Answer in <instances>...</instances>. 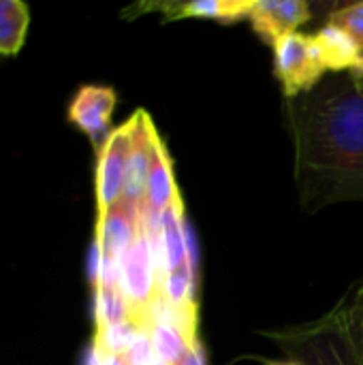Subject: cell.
<instances>
[{
  "instance_id": "13",
  "label": "cell",
  "mask_w": 363,
  "mask_h": 365,
  "mask_svg": "<svg viewBox=\"0 0 363 365\" xmlns=\"http://www.w3.org/2000/svg\"><path fill=\"white\" fill-rule=\"evenodd\" d=\"M30 26V9L21 0H0V56H17Z\"/></svg>"
},
{
  "instance_id": "12",
  "label": "cell",
  "mask_w": 363,
  "mask_h": 365,
  "mask_svg": "<svg viewBox=\"0 0 363 365\" xmlns=\"http://www.w3.org/2000/svg\"><path fill=\"white\" fill-rule=\"evenodd\" d=\"M167 19H216L231 24L246 19L250 2L248 0H193L180 4H163Z\"/></svg>"
},
{
  "instance_id": "4",
  "label": "cell",
  "mask_w": 363,
  "mask_h": 365,
  "mask_svg": "<svg viewBox=\"0 0 363 365\" xmlns=\"http://www.w3.org/2000/svg\"><path fill=\"white\" fill-rule=\"evenodd\" d=\"M158 287H160L158 265L150 240L139 222V237L120 261V274H118V289L126 297L128 306L133 308L137 325L141 314L148 310V306L158 297Z\"/></svg>"
},
{
  "instance_id": "23",
  "label": "cell",
  "mask_w": 363,
  "mask_h": 365,
  "mask_svg": "<svg viewBox=\"0 0 363 365\" xmlns=\"http://www.w3.org/2000/svg\"><path fill=\"white\" fill-rule=\"evenodd\" d=\"M267 365H297L295 361H272V364Z\"/></svg>"
},
{
  "instance_id": "5",
  "label": "cell",
  "mask_w": 363,
  "mask_h": 365,
  "mask_svg": "<svg viewBox=\"0 0 363 365\" xmlns=\"http://www.w3.org/2000/svg\"><path fill=\"white\" fill-rule=\"evenodd\" d=\"M133 141V120L128 118L122 126L113 128L96 156L94 192H96V214L116 207L122 201L126 160Z\"/></svg>"
},
{
  "instance_id": "16",
  "label": "cell",
  "mask_w": 363,
  "mask_h": 365,
  "mask_svg": "<svg viewBox=\"0 0 363 365\" xmlns=\"http://www.w3.org/2000/svg\"><path fill=\"white\" fill-rule=\"evenodd\" d=\"M143 329L148 331V338H150V344H152L156 357L167 365L180 364L195 340V338H188L182 329H178L173 325L156 323V325H150Z\"/></svg>"
},
{
  "instance_id": "7",
  "label": "cell",
  "mask_w": 363,
  "mask_h": 365,
  "mask_svg": "<svg viewBox=\"0 0 363 365\" xmlns=\"http://www.w3.org/2000/svg\"><path fill=\"white\" fill-rule=\"evenodd\" d=\"M118 103V94L109 86H81L71 105H68V122L77 126L96 148H103L107 137L111 135V115Z\"/></svg>"
},
{
  "instance_id": "8",
  "label": "cell",
  "mask_w": 363,
  "mask_h": 365,
  "mask_svg": "<svg viewBox=\"0 0 363 365\" xmlns=\"http://www.w3.org/2000/svg\"><path fill=\"white\" fill-rule=\"evenodd\" d=\"M310 17V4L304 0H255L250 2L246 15L255 32L261 34L272 45L278 38L297 32V28L306 24Z\"/></svg>"
},
{
  "instance_id": "11",
  "label": "cell",
  "mask_w": 363,
  "mask_h": 365,
  "mask_svg": "<svg viewBox=\"0 0 363 365\" xmlns=\"http://www.w3.org/2000/svg\"><path fill=\"white\" fill-rule=\"evenodd\" d=\"M180 201H182V197L178 192L169 150L163 143V139L156 137L154 156H152V169H150V178H148V195H145V205L143 207L154 210V212H165V210H169L171 205H175Z\"/></svg>"
},
{
  "instance_id": "6",
  "label": "cell",
  "mask_w": 363,
  "mask_h": 365,
  "mask_svg": "<svg viewBox=\"0 0 363 365\" xmlns=\"http://www.w3.org/2000/svg\"><path fill=\"white\" fill-rule=\"evenodd\" d=\"M133 141L131 152L126 160V175H124V192L122 201L124 205L133 210H143L145 195H148V178L152 169V156H154V141L158 137L152 118L139 109L133 118Z\"/></svg>"
},
{
  "instance_id": "10",
  "label": "cell",
  "mask_w": 363,
  "mask_h": 365,
  "mask_svg": "<svg viewBox=\"0 0 363 365\" xmlns=\"http://www.w3.org/2000/svg\"><path fill=\"white\" fill-rule=\"evenodd\" d=\"M315 41L321 49L323 62L327 71L338 73H353L355 77L363 73V56L355 38L334 21H327L317 34Z\"/></svg>"
},
{
  "instance_id": "18",
  "label": "cell",
  "mask_w": 363,
  "mask_h": 365,
  "mask_svg": "<svg viewBox=\"0 0 363 365\" xmlns=\"http://www.w3.org/2000/svg\"><path fill=\"white\" fill-rule=\"evenodd\" d=\"M329 21L344 28L355 38L363 56V0L347 4V6H336V11L329 15Z\"/></svg>"
},
{
  "instance_id": "20",
  "label": "cell",
  "mask_w": 363,
  "mask_h": 365,
  "mask_svg": "<svg viewBox=\"0 0 363 365\" xmlns=\"http://www.w3.org/2000/svg\"><path fill=\"white\" fill-rule=\"evenodd\" d=\"M178 365H208V355H205V349H203V342L199 336L193 340L188 353L184 355V359Z\"/></svg>"
},
{
  "instance_id": "1",
  "label": "cell",
  "mask_w": 363,
  "mask_h": 365,
  "mask_svg": "<svg viewBox=\"0 0 363 365\" xmlns=\"http://www.w3.org/2000/svg\"><path fill=\"white\" fill-rule=\"evenodd\" d=\"M287 113L304 210L363 201V94L355 75H332L289 98Z\"/></svg>"
},
{
  "instance_id": "14",
  "label": "cell",
  "mask_w": 363,
  "mask_h": 365,
  "mask_svg": "<svg viewBox=\"0 0 363 365\" xmlns=\"http://www.w3.org/2000/svg\"><path fill=\"white\" fill-rule=\"evenodd\" d=\"M334 314L357 364L363 365V282L340 302L338 308H334Z\"/></svg>"
},
{
  "instance_id": "21",
  "label": "cell",
  "mask_w": 363,
  "mask_h": 365,
  "mask_svg": "<svg viewBox=\"0 0 363 365\" xmlns=\"http://www.w3.org/2000/svg\"><path fill=\"white\" fill-rule=\"evenodd\" d=\"M107 365H128L124 361V357H118V355H107Z\"/></svg>"
},
{
  "instance_id": "9",
  "label": "cell",
  "mask_w": 363,
  "mask_h": 365,
  "mask_svg": "<svg viewBox=\"0 0 363 365\" xmlns=\"http://www.w3.org/2000/svg\"><path fill=\"white\" fill-rule=\"evenodd\" d=\"M139 222L141 210H133L124 203H118L116 207L96 214L94 244L101 248L107 261L120 265L124 255L139 237Z\"/></svg>"
},
{
  "instance_id": "15",
  "label": "cell",
  "mask_w": 363,
  "mask_h": 365,
  "mask_svg": "<svg viewBox=\"0 0 363 365\" xmlns=\"http://www.w3.org/2000/svg\"><path fill=\"white\" fill-rule=\"evenodd\" d=\"M92 312H94L96 331L135 321L133 308L128 306V302L120 293V289H94Z\"/></svg>"
},
{
  "instance_id": "17",
  "label": "cell",
  "mask_w": 363,
  "mask_h": 365,
  "mask_svg": "<svg viewBox=\"0 0 363 365\" xmlns=\"http://www.w3.org/2000/svg\"><path fill=\"white\" fill-rule=\"evenodd\" d=\"M197 289H199V274H195L190 267L184 265L182 269L160 278L158 297L175 306H197Z\"/></svg>"
},
{
  "instance_id": "22",
  "label": "cell",
  "mask_w": 363,
  "mask_h": 365,
  "mask_svg": "<svg viewBox=\"0 0 363 365\" xmlns=\"http://www.w3.org/2000/svg\"><path fill=\"white\" fill-rule=\"evenodd\" d=\"M355 81H357V88H359V92L363 94V73H362V75H357V77H355Z\"/></svg>"
},
{
  "instance_id": "19",
  "label": "cell",
  "mask_w": 363,
  "mask_h": 365,
  "mask_svg": "<svg viewBox=\"0 0 363 365\" xmlns=\"http://www.w3.org/2000/svg\"><path fill=\"white\" fill-rule=\"evenodd\" d=\"M124 361L128 365H167L156 357V353H154V349H152V344H150L148 331H145L143 327H141V331L137 334V338L133 340L131 349L126 351Z\"/></svg>"
},
{
  "instance_id": "3",
  "label": "cell",
  "mask_w": 363,
  "mask_h": 365,
  "mask_svg": "<svg viewBox=\"0 0 363 365\" xmlns=\"http://www.w3.org/2000/svg\"><path fill=\"white\" fill-rule=\"evenodd\" d=\"M274 73L289 98L310 92L325 79L327 66L315 34L293 32L274 43Z\"/></svg>"
},
{
  "instance_id": "2",
  "label": "cell",
  "mask_w": 363,
  "mask_h": 365,
  "mask_svg": "<svg viewBox=\"0 0 363 365\" xmlns=\"http://www.w3.org/2000/svg\"><path fill=\"white\" fill-rule=\"evenodd\" d=\"M272 338L297 365H359L334 310L321 321L276 331Z\"/></svg>"
}]
</instances>
